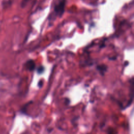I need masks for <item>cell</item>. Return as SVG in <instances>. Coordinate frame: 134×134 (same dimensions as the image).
<instances>
[{
	"label": "cell",
	"mask_w": 134,
	"mask_h": 134,
	"mask_svg": "<svg viewBox=\"0 0 134 134\" xmlns=\"http://www.w3.org/2000/svg\"><path fill=\"white\" fill-rule=\"evenodd\" d=\"M107 133H108V134H114V131L112 129H109V131H108Z\"/></svg>",
	"instance_id": "cell-6"
},
{
	"label": "cell",
	"mask_w": 134,
	"mask_h": 134,
	"mask_svg": "<svg viewBox=\"0 0 134 134\" xmlns=\"http://www.w3.org/2000/svg\"><path fill=\"white\" fill-rule=\"evenodd\" d=\"M65 4V0H59V3L55 6L54 9L55 13L57 15L61 16L63 14Z\"/></svg>",
	"instance_id": "cell-1"
},
{
	"label": "cell",
	"mask_w": 134,
	"mask_h": 134,
	"mask_svg": "<svg viewBox=\"0 0 134 134\" xmlns=\"http://www.w3.org/2000/svg\"><path fill=\"white\" fill-rule=\"evenodd\" d=\"M44 71V67L43 65H40L37 68V72L39 74H42Z\"/></svg>",
	"instance_id": "cell-4"
},
{
	"label": "cell",
	"mask_w": 134,
	"mask_h": 134,
	"mask_svg": "<svg viewBox=\"0 0 134 134\" xmlns=\"http://www.w3.org/2000/svg\"><path fill=\"white\" fill-rule=\"evenodd\" d=\"M42 84H43L42 81H41V80L39 81V82L38 83V86L39 88H41V87H42Z\"/></svg>",
	"instance_id": "cell-5"
},
{
	"label": "cell",
	"mask_w": 134,
	"mask_h": 134,
	"mask_svg": "<svg viewBox=\"0 0 134 134\" xmlns=\"http://www.w3.org/2000/svg\"><path fill=\"white\" fill-rule=\"evenodd\" d=\"M96 69L99 72V73L102 75H104V73L107 71V66L106 65L104 64H102V65H98L96 67Z\"/></svg>",
	"instance_id": "cell-3"
},
{
	"label": "cell",
	"mask_w": 134,
	"mask_h": 134,
	"mask_svg": "<svg viewBox=\"0 0 134 134\" xmlns=\"http://www.w3.org/2000/svg\"><path fill=\"white\" fill-rule=\"evenodd\" d=\"M24 66L25 67V68L29 70V71H32L33 70H34L36 68V64L34 62V61L33 60H27Z\"/></svg>",
	"instance_id": "cell-2"
}]
</instances>
